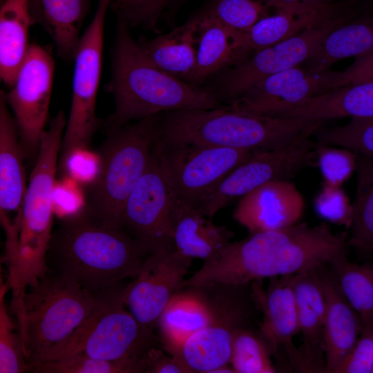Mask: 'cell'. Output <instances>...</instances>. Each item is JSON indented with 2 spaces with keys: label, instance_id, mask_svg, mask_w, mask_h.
Masks as SVG:
<instances>
[{
  "label": "cell",
  "instance_id": "obj_14",
  "mask_svg": "<svg viewBox=\"0 0 373 373\" xmlns=\"http://www.w3.org/2000/svg\"><path fill=\"white\" fill-rule=\"evenodd\" d=\"M174 201L153 152L147 169L125 202L120 219V227L146 256L173 247L169 221Z\"/></svg>",
  "mask_w": 373,
  "mask_h": 373
},
{
  "label": "cell",
  "instance_id": "obj_21",
  "mask_svg": "<svg viewBox=\"0 0 373 373\" xmlns=\"http://www.w3.org/2000/svg\"><path fill=\"white\" fill-rule=\"evenodd\" d=\"M317 267L294 274L292 282L298 331L303 336L300 351L307 373H325V368L323 338L325 309Z\"/></svg>",
  "mask_w": 373,
  "mask_h": 373
},
{
  "label": "cell",
  "instance_id": "obj_22",
  "mask_svg": "<svg viewBox=\"0 0 373 373\" xmlns=\"http://www.w3.org/2000/svg\"><path fill=\"white\" fill-rule=\"evenodd\" d=\"M350 8L336 1L321 6H285L260 19L247 31L241 32L245 50L258 51L287 39L306 28L334 17Z\"/></svg>",
  "mask_w": 373,
  "mask_h": 373
},
{
  "label": "cell",
  "instance_id": "obj_13",
  "mask_svg": "<svg viewBox=\"0 0 373 373\" xmlns=\"http://www.w3.org/2000/svg\"><path fill=\"white\" fill-rule=\"evenodd\" d=\"M55 62L42 46L30 44L6 100L17 128L24 158H36L50 102Z\"/></svg>",
  "mask_w": 373,
  "mask_h": 373
},
{
  "label": "cell",
  "instance_id": "obj_44",
  "mask_svg": "<svg viewBox=\"0 0 373 373\" xmlns=\"http://www.w3.org/2000/svg\"><path fill=\"white\" fill-rule=\"evenodd\" d=\"M373 82V50L356 56L354 61L339 72L334 88Z\"/></svg>",
  "mask_w": 373,
  "mask_h": 373
},
{
  "label": "cell",
  "instance_id": "obj_20",
  "mask_svg": "<svg viewBox=\"0 0 373 373\" xmlns=\"http://www.w3.org/2000/svg\"><path fill=\"white\" fill-rule=\"evenodd\" d=\"M325 300V373H332L361 332L363 322L345 296L327 263L317 267Z\"/></svg>",
  "mask_w": 373,
  "mask_h": 373
},
{
  "label": "cell",
  "instance_id": "obj_6",
  "mask_svg": "<svg viewBox=\"0 0 373 373\" xmlns=\"http://www.w3.org/2000/svg\"><path fill=\"white\" fill-rule=\"evenodd\" d=\"M96 298L97 292L50 271L27 289L16 318L28 369L86 320Z\"/></svg>",
  "mask_w": 373,
  "mask_h": 373
},
{
  "label": "cell",
  "instance_id": "obj_46",
  "mask_svg": "<svg viewBox=\"0 0 373 373\" xmlns=\"http://www.w3.org/2000/svg\"><path fill=\"white\" fill-rule=\"evenodd\" d=\"M270 6L274 10L275 8L285 6H325L337 0H262Z\"/></svg>",
  "mask_w": 373,
  "mask_h": 373
},
{
  "label": "cell",
  "instance_id": "obj_19",
  "mask_svg": "<svg viewBox=\"0 0 373 373\" xmlns=\"http://www.w3.org/2000/svg\"><path fill=\"white\" fill-rule=\"evenodd\" d=\"M305 206V199L295 184L287 180L272 181L242 196L233 217L252 234L299 222Z\"/></svg>",
  "mask_w": 373,
  "mask_h": 373
},
{
  "label": "cell",
  "instance_id": "obj_36",
  "mask_svg": "<svg viewBox=\"0 0 373 373\" xmlns=\"http://www.w3.org/2000/svg\"><path fill=\"white\" fill-rule=\"evenodd\" d=\"M314 135L318 146H338L373 157V117L352 116L344 126H320Z\"/></svg>",
  "mask_w": 373,
  "mask_h": 373
},
{
  "label": "cell",
  "instance_id": "obj_43",
  "mask_svg": "<svg viewBox=\"0 0 373 373\" xmlns=\"http://www.w3.org/2000/svg\"><path fill=\"white\" fill-rule=\"evenodd\" d=\"M373 372V323L365 325L354 346L332 373Z\"/></svg>",
  "mask_w": 373,
  "mask_h": 373
},
{
  "label": "cell",
  "instance_id": "obj_28",
  "mask_svg": "<svg viewBox=\"0 0 373 373\" xmlns=\"http://www.w3.org/2000/svg\"><path fill=\"white\" fill-rule=\"evenodd\" d=\"M33 25L28 0H5L0 6V80L11 87L28 54Z\"/></svg>",
  "mask_w": 373,
  "mask_h": 373
},
{
  "label": "cell",
  "instance_id": "obj_23",
  "mask_svg": "<svg viewBox=\"0 0 373 373\" xmlns=\"http://www.w3.org/2000/svg\"><path fill=\"white\" fill-rule=\"evenodd\" d=\"M169 231L173 247L184 256L206 260L229 243L234 236L224 225H218L196 208L175 198Z\"/></svg>",
  "mask_w": 373,
  "mask_h": 373
},
{
  "label": "cell",
  "instance_id": "obj_9",
  "mask_svg": "<svg viewBox=\"0 0 373 373\" xmlns=\"http://www.w3.org/2000/svg\"><path fill=\"white\" fill-rule=\"evenodd\" d=\"M355 16L356 12L348 8L287 39L254 52L251 57L220 73L216 87L211 88L220 102L231 104L264 78L312 58L330 32Z\"/></svg>",
  "mask_w": 373,
  "mask_h": 373
},
{
  "label": "cell",
  "instance_id": "obj_33",
  "mask_svg": "<svg viewBox=\"0 0 373 373\" xmlns=\"http://www.w3.org/2000/svg\"><path fill=\"white\" fill-rule=\"evenodd\" d=\"M272 357L269 345L258 332L242 328L235 333L230 356L235 373L280 372Z\"/></svg>",
  "mask_w": 373,
  "mask_h": 373
},
{
  "label": "cell",
  "instance_id": "obj_12",
  "mask_svg": "<svg viewBox=\"0 0 373 373\" xmlns=\"http://www.w3.org/2000/svg\"><path fill=\"white\" fill-rule=\"evenodd\" d=\"M317 146L307 137L283 147L254 152L230 171L197 209L211 218L233 200L265 183L290 181L305 169L316 166Z\"/></svg>",
  "mask_w": 373,
  "mask_h": 373
},
{
  "label": "cell",
  "instance_id": "obj_40",
  "mask_svg": "<svg viewBox=\"0 0 373 373\" xmlns=\"http://www.w3.org/2000/svg\"><path fill=\"white\" fill-rule=\"evenodd\" d=\"M314 209L322 218L343 226L348 231L352 217L350 198L341 186L322 182V188L314 200Z\"/></svg>",
  "mask_w": 373,
  "mask_h": 373
},
{
  "label": "cell",
  "instance_id": "obj_16",
  "mask_svg": "<svg viewBox=\"0 0 373 373\" xmlns=\"http://www.w3.org/2000/svg\"><path fill=\"white\" fill-rule=\"evenodd\" d=\"M193 259L173 247L148 254L135 280L126 285L124 305L142 325L153 328L162 312L180 290Z\"/></svg>",
  "mask_w": 373,
  "mask_h": 373
},
{
  "label": "cell",
  "instance_id": "obj_10",
  "mask_svg": "<svg viewBox=\"0 0 373 373\" xmlns=\"http://www.w3.org/2000/svg\"><path fill=\"white\" fill-rule=\"evenodd\" d=\"M153 152L175 199L197 209L230 171L256 151L155 142Z\"/></svg>",
  "mask_w": 373,
  "mask_h": 373
},
{
  "label": "cell",
  "instance_id": "obj_4",
  "mask_svg": "<svg viewBox=\"0 0 373 373\" xmlns=\"http://www.w3.org/2000/svg\"><path fill=\"white\" fill-rule=\"evenodd\" d=\"M159 114L107 131L97 152L100 169L84 189L85 211L101 224L120 227L125 202L153 156Z\"/></svg>",
  "mask_w": 373,
  "mask_h": 373
},
{
  "label": "cell",
  "instance_id": "obj_2",
  "mask_svg": "<svg viewBox=\"0 0 373 373\" xmlns=\"http://www.w3.org/2000/svg\"><path fill=\"white\" fill-rule=\"evenodd\" d=\"M146 256L124 229L104 225L84 210L60 220L52 233L46 264L50 272L96 293L135 278Z\"/></svg>",
  "mask_w": 373,
  "mask_h": 373
},
{
  "label": "cell",
  "instance_id": "obj_48",
  "mask_svg": "<svg viewBox=\"0 0 373 373\" xmlns=\"http://www.w3.org/2000/svg\"><path fill=\"white\" fill-rule=\"evenodd\" d=\"M4 1H5V0H0V6H1V5L3 3Z\"/></svg>",
  "mask_w": 373,
  "mask_h": 373
},
{
  "label": "cell",
  "instance_id": "obj_45",
  "mask_svg": "<svg viewBox=\"0 0 373 373\" xmlns=\"http://www.w3.org/2000/svg\"><path fill=\"white\" fill-rule=\"evenodd\" d=\"M145 359V373H191L178 358L165 354L159 346L149 349Z\"/></svg>",
  "mask_w": 373,
  "mask_h": 373
},
{
  "label": "cell",
  "instance_id": "obj_25",
  "mask_svg": "<svg viewBox=\"0 0 373 373\" xmlns=\"http://www.w3.org/2000/svg\"><path fill=\"white\" fill-rule=\"evenodd\" d=\"M92 0H28L32 24L39 25L52 40L59 57L73 62L81 29Z\"/></svg>",
  "mask_w": 373,
  "mask_h": 373
},
{
  "label": "cell",
  "instance_id": "obj_11",
  "mask_svg": "<svg viewBox=\"0 0 373 373\" xmlns=\"http://www.w3.org/2000/svg\"><path fill=\"white\" fill-rule=\"evenodd\" d=\"M110 0H99L93 19L82 34L74 57L72 99L66 119L60 157L77 149L89 148L100 126L96 115L104 46V23Z\"/></svg>",
  "mask_w": 373,
  "mask_h": 373
},
{
  "label": "cell",
  "instance_id": "obj_17",
  "mask_svg": "<svg viewBox=\"0 0 373 373\" xmlns=\"http://www.w3.org/2000/svg\"><path fill=\"white\" fill-rule=\"evenodd\" d=\"M24 156L17 128L0 88V227L6 236V260L16 256L21 209L27 188Z\"/></svg>",
  "mask_w": 373,
  "mask_h": 373
},
{
  "label": "cell",
  "instance_id": "obj_18",
  "mask_svg": "<svg viewBox=\"0 0 373 373\" xmlns=\"http://www.w3.org/2000/svg\"><path fill=\"white\" fill-rule=\"evenodd\" d=\"M339 72H311L299 66L272 74L255 84L228 106L269 115L334 89Z\"/></svg>",
  "mask_w": 373,
  "mask_h": 373
},
{
  "label": "cell",
  "instance_id": "obj_41",
  "mask_svg": "<svg viewBox=\"0 0 373 373\" xmlns=\"http://www.w3.org/2000/svg\"><path fill=\"white\" fill-rule=\"evenodd\" d=\"M58 166L63 177L73 180L84 189L96 179L100 158L98 153L89 148L77 149L59 157Z\"/></svg>",
  "mask_w": 373,
  "mask_h": 373
},
{
  "label": "cell",
  "instance_id": "obj_49",
  "mask_svg": "<svg viewBox=\"0 0 373 373\" xmlns=\"http://www.w3.org/2000/svg\"><path fill=\"white\" fill-rule=\"evenodd\" d=\"M169 2H170L171 4L174 0H169Z\"/></svg>",
  "mask_w": 373,
  "mask_h": 373
},
{
  "label": "cell",
  "instance_id": "obj_29",
  "mask_svg": "<svg viewBox=\"0 0 373 373\" xmlns=\"http://www.w3.org/2000/svg\"><path fill=\"white\" fill-rule=\"evenodd\" d=\"M207 318L206 306L193 288L181 289L166 306L156 323L162 348L181 343L202 329Z\"/></svg>",
  "mask_w": 373,
  "mask_h": 373
},
{
  "label": "cell",
  "instance_id": "obj_32",
  "mask_svg": "<svg viewBox=\"0 0 373 373\" xmlns=\"http://www.w3.org/2000/svg\"><path fill=\"white\" fill-rule=\"evenodd\" d=\"M345 296L361 318L364 325L373 323V264L350 261L348 251L327 262Z\"/></svg>",
  "mask_w": 373,
  "mask_h": 373
},
{
  "label": "cell",
  "instance_id": "obj_30",
  "mask_svg": "<svg viewBox=\"0 0 373 373\" xmlns=\"http://www.w3.org/2000/svg\"><path fill=\"white\" fill-rule=\"evenodd\" d=\"M373 50L372 20L353 19L336 28L323 41L318 52L304 62L305 69L322 72L336 61Z\"/></svg>",
  "mask_w": 373,
  "mask_h": 373
},
{
  "label": "cell",
  "instance_id": "obj_7",
  "mask_svg": "<svg viewBox=\"0 0 373 373\" xmlns=\"http://www.w3.org/2000/svg\"><path fill=\"white\" fill-rule=\"evenodd\" d=\"M193 287L207 309L205 326L181 343L166 349L191 373H211L230 364L232 340L242 328L252 329L258 310L250 283H215Z\"/></svg>",
  "mask_w": 373,
  "mask_h": 373
},
{
  "label": "cell",
  "instance_id": "obj_31",
  "mask_svg": "<svg viewBox=\"0 0 373 373\" xmlns=\"http://www.w3.org/2000/svg\"><path fill=\"white\" fill-rule=\"evenodd\" d=\"M356 188L347 243L360 256L373 255V157L358 154Z\"/></svg>",
  "mask_w": 373,
  "mask_h": 373
},
{
  "label": "cell",
  "instance_id": "obj_39",
  "mask_svg": "<svg viewBox=\"0 0 373 373\" xmlns=\"http://www.w3.org/2000/svg\"><path fill=\"white\" fill-rule=\"evenodd\" d=\"M358 154L346 149L317 146L316 166L323 183L341 186L356 171Z\"/></svg>",
  "mask_w": 373,
  "mask_h": 373
},
{
  "label": "cell",
  "instance_id": "obj_37",
  "mask_svg": "<svg viewBox=\"0 0 373 373\" xmlns=\"http://www.w3.org/2000/svg\"><path fill=\"white\" fill-rule=\"evenodd\" d=\"M28 370L18 325L3 300L0 302V373H21Z\"/></svg>",
  "mask_w": 373,
  "mask_h": 373
},
{
  "label": "cell",
  "instance_id": "obj_5",
  "mask_svg": "<svg viewBox=\"0 0 373 373\" xmlns=\"http://www.w3.org/2000/svg\"><path fill=\"white\" fill-rule=\"evenodd\" d=\"M125 285L120 282L97 291L95 305L86 320L34 364L75 356L142 358L149 349L159 346L153 328L140 324L125 309Z\"/></svg>",
  "mask_w": 373,
  "mask_h": 373
},
{
  "label": "cell",
  "instance_id": "obj_35",
  "mask_svg": "<svg viewBox=\"0 0 373 373\" xmlns=\"http://www.w3.org/2000/svg\"><path fill=\"white\" fill-rule=\"evenodd\" d=\"M270 8L274 10L262 0H210L199 13L230 29L243 32L269 15Z\"/></svg>",
  "mask_w": 373,
  "mask_h": 373
},
{
  "label": "cell",
  "instance_id": "obj_1",
  "mask_svg": "<svg viewBox=\"0 0 373 373\" xmlns=\"http://www.w3.org/2000/svg\"><path fill=\"white\" fill-rule=\"evenodd\" d=\"M115 102L106 131L134 119L179 109H210L221 106L209 87L176 78L144 53L130 28L118 21L112 50L111 78L106 86Z\"/></svg>",
  "mask_w": 373,
  "mask_h": 373
},
{
  "label": "cell",
  "instance_id": "obj_47",
  "mask_svg": "<svg viewBox=\"0 0 373 373\" xmlns=\"http://www.w3.org/2000/svg\"><path fill=\"white\" fill-rule=\"evenodd\" d=\"M9 287L7 283H4L2 276L1 269V261L0 260V302L4 300L5 295L6 294Z\"/></svg>",
  "mask_w": 373,
  "mask_h": 373
},
{
  "label": "cell",
  "instance_id": "obj_42",
  "mask_svg": "<svg viewBox=\"0 0 373 373\" xmlns=\"http://www.w3.org/2000/svg\"><path fill=\"white\" fill-rule=\"evenodd\" d=\"M86 198L82 186L73 180L63 177L55 180L52 191L54 216L63 220L79 215L85 210Z\"/></svg>",
  "mask_w": 373,
  "mask_h": 373
},
{
  "label": "cell",
  "instance_id": "obj_34",
  "mask_svg": "<svg viewBox=\"0 0 373 373\" xmlns=\"http://www.w3.org/2000/svg\"><path fill=\"white\" fill-rule=\"evenodd\" d=\"M28 372L35 373H145V357L108 360L75 356L31 365Z\"/></svg>",
  "mask_w": 373,
  "mask_h": 373
},
{
  "label": "cell",
  "instance_id": "obj_26",
  "mask_svg": "<svg viewBox=\"0 0 373 373\" xmlns=\"http://www.w3.org/2000/svg\"><path fill=\"white\" fill-rule=\"evenodd\" d=\"M269 115L321 122L344 117H373V82L334 88Z\"/></svg>",
  "mask_w": 373,
  "mask_h": 373
},
{
  "label": "cell",
  "instance_id": "obj_3",
  "mask_svg": "<svg viewBox=\"0 0 373 373\" xmlns=\"http://www.w3.org/2000/svg\"><path fill=\"white\" fill-rule=\"evenodd\" d=\"M66 124L59 111L41 134L39 151L23 202L17 254L8 267L12 301L20 303L27 289L50 270L46 256L52 233V191Z\"/></svg>",
  "mask_w": 373,
  "mask_h": 373
},
{
  "label": "cell",
  "instance_id": "obj_38",
  "mask_svg": "<svg viewBox=\"0 0 373 373\" xmlns=\"http://www.w3.org/2000/svg\"><path fill=\"white\" fill-rule=\"evenodd\" d=\"M171 3L169 0H110L118 21L129 28L142 27L157 32L160 19Z\"/></svg>",
  "mask_w": 373,
  "mask_h": 373
},
{
  "label": "cell",
  "instance_id": "obj_24",
  "mask_svg": "<svg viewBox=\"0 0 373 373\" xmlns=\"http://www.w3.org/2000/svg\"><path fill=\"white\" fill-rule=\"evenodd\" d=\"M197 22V52L193 72L189 83L200 85L216 74L247 58L241 32L200 13Z\"/></svg>",
  "mask_w": 373,
  "mask_h": 373
},
{
  "label": "cell",
  "instance_id": "obj_8",
  "mask_svg": "<svg viewBox=\"0 0 373 373\" xmlns=\"http://www.w3.org/2000/svg\"><path fill=\"white\" fill-rule=\"evenodd\" d=\"M265 136V126L260 117L221 105L159 114L155 142L252 151L262 144Z\"/></svg>",
  "mask_w": 373,
  "mask_h": 373
},
{
  "label": "cell",
  "instance_id": "obj_27",
  "mask_svg": "<svg viewBox=\"0 0 373 373\" xmlns=\"http://www.w3.org/2000/svg\"><path fill=\"white\" fill-rule=\"evenodd\" d=\"M197 38V22L193 17L168 33L138 43L158 68L189 82L195 65Z\"/></svg>",
  "mask_w": 373,
  "mask_h": 373
},
{
  "label": "cell",
  "instance_id": "obj_15",
  "mask_svg": "<svg viewBox=\"0 0 373 373\" xmlns=\"http://www.w3.org/2000/svg\"><path fill=\"white\" fill-rule=\"evenodd\" d=\"M294 274L269 278L264 289L261 280L250 283L252 298L262 314L257 323L258 333L269 345L279 372H305L300 350L294 343L299 332L296 303L292 288Z\"/></svg>",
  "mask_w": 373,
  "mask_h": 373
}]
</instances>
